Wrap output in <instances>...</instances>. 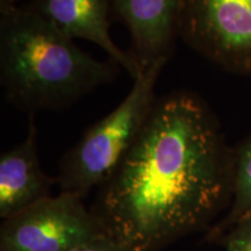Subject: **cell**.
I'll return each instance as SVG.
<instances>
[{
	"instance_id": "6da1fadb",
	"label": "cell",
	"mask_w": 251,
	"mask_h": 251,
	"mask_svg": "<svg viewBox=\"0 0 251 251\" xmlns=\"http://www.w3.org/2000/svg\"><path fill=\"white\" fill-rule=\"evenodd\" d=\"M233 149L201 98L156 99L142 130L97 187L91 211L129 251H161L208 227L231 201Z\"/></svg>"
},
{
	"instance_id": "7a4b0ae2",
	"label": "cell",
	"mask_w": 251,
	"mask_h": 251,
	"mask_svg": "<svg viewBox=\"0 0 251 251\" xmlns=\"http://www.w3.org/2000/svg\"><path fill=\"white\" fill-rule=\"evenodd\" d=\"M114 78V65L94 59L26 5L0 6V80L17 108L67 107Z\"/></svg>"
},
{
	"instance_id": "3957f363",
	"label": "cell",
	"mask_w": 251,
	"mask_h": 251,
	"mask_svg": "<svg viewBox=\"0 0 251 251\" xmlns=\"http://www.w3.org/2000/svg\"><path fill=\"white\" fill-rule=\"evenodd\" d=\"M165 64L156 63L141 72L125 99L87 128L64 153L57 175L61 192L84 199L114 171L142 130L156 101L155 89Z\"/></svg>"
},
{
	"instance_id": "277c9868",
	"label": "cell",
	"mask_w": 251,
	"mask_h": 251,
	"mask_svg": "<svg viewBox=\"0 0 251 251\" xmlns=\"http://www.w3.org/2000/svg\"><path fill=\"white\" fill-rule=\"evenodd\" d=\"M105 235L80 197L59 192L2 220L0 251H70Z\"/></svg>"
},
{
	"instance_id": "5b68a950",
	"label": "cell",
	"mask_w": 251,
	"mask_h": 251,
	"mask_svg": "<svg viewBox=\"0 0 251 251\" xmlns=\"http://www.w3.org/2000/svg\"><path fill=\"white\" fill-rule=\"evenodd\" d=\"M179 37L225 70L251 75V0H181Z\"/></svg>"
},
{
	"instance_id": "8992f818",
	"label": "cell",
	"mask_w": 251,
	"mask_h": 251,
	"mask_svg": "<svg viewBox=\"0 0 251 251\" xmlns=\"http://www.w3.org/2000/svg\"><path fill=\"white\" fill-rule=\"evenodd\" d=\"M111 6L129 31V55L141 71L169 61L179 36L181 0H111Z\"/></svg>"
},
{
	"instance_id": "52a82bcc",
	"label": "cell",
	"mask_w": 251,
	"mask_h": 251,
	"mask_svg": "<svg viewBox=\"0 0 251 251\" xmlns=\"http://www.w3.org/2000/svg\"><path fill=\"white\" fill-rule=\"evenodd\" d=\"M70 39L94 43L135 79L140 68L111 36V0H29L26 5Z\"/></svg>"
},
{
	"instance_id": "ba28073f",
	"label": "cell",
	"mask_w": 251,
	"mask_h": 251,
	"mask_svg": "<svg viewBox=\"0 0 251 251\" xmlns=\"http://www.w3.org/2000/svg\"><path fill=\"white\" fill-rule=\"evenodd\" d=\"M57 177L41 166L35 117L29 114L26 139L0 156V218H11L51 197Z\"/></svg>"
},
{
	"instance_id": "9c48e42d",
	"label": "cell",
	"mask_w": 251,
	"mask_h": 251,
	"mask_svg": "<svg viewBox=\"0 0 251 251\" xmlns=\"http://www.w3.org/2000/svg\"><path fill=\"white\" fill-rule=\"evenodd\" d=\"M251 213V136L233 149L231 207L221 224L212 229L208 237H219L237 220Z\"/></svg>"
},
{
	"instance_id": "30bf717a",
	"label": "cell",
	"mask_w": 251,
	"mask_h": 251,
	"mask_svg": "<svg viewBox=\"0 0 251 251\" xmlns=\"http://www.w3.org/2000/svg\"><path fill=\"white\" fill-rule=\"evenodd\" d=\"M226 251H251V213L237 220L221 238Z\"/></svg>"
},
{
	"instance_id": "8fae6325",
	"label": "cell",
	"mask_w": 251,
	"mask_h": 251,
	"mask_svg": "<svg viewBox=\"0 0 251 251\" xmlns=\"http://www.w3.org/2000/svg\"><path fill=\"white\" fill-rule=\"evenodd\" d=\"M70 251H129L127 248H125L114 238H112L109 235L98 237L96 240L90 241V242L81 244V246L75 248Z\"/></svg>"
},
{
	"instance_id": "7c38bea8",
	"label": "cell",
	"mask_w": 251,
	"mask_h": 251,
	"mask_svg": "<svg viewBox=\"0 0 251 251\" xmlns=\"http://www.w3.org/2000/svg\"><path fill=\"white\" fill-rule=\"evenodd\" d=\"M17 0H0V6H4V5H17L15 4Z\"/></svg>"
}]
</instances>
